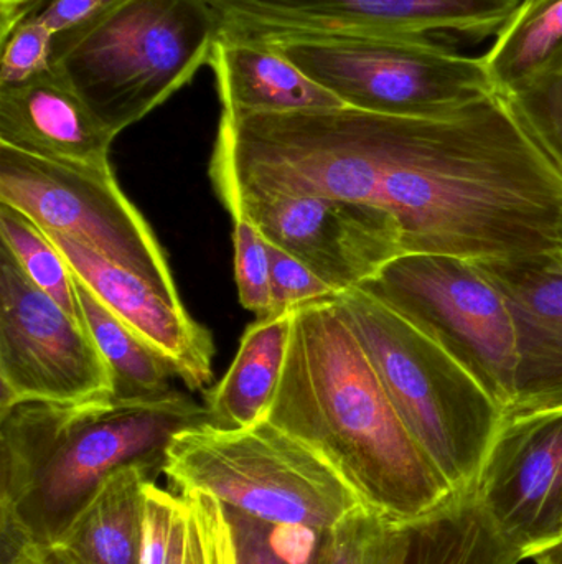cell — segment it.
Instances as JSON below:
<instances>
[{
	"mask_svg": "<svg viewBox=\"0 0 562 564\" xmlns=\"http://www.w3.org/2000/svg\"><path fill=\"white\" fill-rule=\"evenodd\" d=\"M221 25L260 39L497 35L521 0H205Z\"/></svg>",
	"mask_w": 562,
	"mask_h": 564,
	"instance_id": "12",
	"label": "cell"
},
{
	"mask_svg": "<svg viewBox=\"0 0 562 564\" xmlns=\"http://www.w3.org/2000/svg\"><path fill=\"white\" fill-rule=\"evenodd\" d=\"M547 261L553 270L562 273V218L560 227H558L557 237H554L553 247L548 251Z\"/></svg>",
	"mask_w": 562,
	"mask_h": 564,
	"instance_id": "35",
	"label": "cell"
},
{
	"mask_svg": "<svg viewBox=\"0 0 562 564\" xmlns=\"http://www.w3.org/2000/svg\"><path fill=\"white\" fill-rule=\"evenodd\" d=\"M294 311L257 318L241 338L233 364L220 383L205 394L211 426L244 430L267 416L293 332Z\"/></svg>",
	"mask_w": 562,
	"mask_h": 564,
	"instance_id": "19",
	"label": "cell"
},
{
	"mask_svg": "<svg viewBox=\"0 0 562 564\" xmlns=\"http://www.w3.org/2000/svg\"><path fill=\"white\" fill-rule=\"evenodd\" d=\"M537 564H562V540L533 556Z\"/></svg>",
	"mask_w": 562,
	"mask_h": 564,
	"instance_id": "36",
	"label": "cell"
},
{
	"mask_svg": "<svg viewBox=\"0 0 562 564\" xmlns=\"http://www.w3.org/2000/svg\"><path fill=\"white\" fill-rule=\"evenodd\" d=\"M363 291L401 312L507 410L515 398L517 334L507 299L474 261L406 253Z\"/></svg>",
	"mask_w": 562,
	"mask_h": 564,
	"instance_id": "9",
	"label": "cell"
},
{
	"mask_svg": "<svg viewBox=\"0 0 562 564\" xmlns=\"http://www.w3.org/2000/svg\"><path fill=\"white\" fill-rule=\"evenodd\" d=\"M511 545L475 496L455 497L438 512L408 523L405 564H518Z\"/></svg>",
	"mask_w": 562,
	"mask_h": 564,
	"instance_id": "20",
	"label": "cell"
},
{
	"mask_svg": "<svg viewBox=\"0 0 562 564\" xmlns=\"http://www.w3.org/2000/svg\"><path fill=\"white\" fill-rule=\"evenodd\" d=\"M0 243L12 251L16 263L36 288L58 302L75 321L85 324L71 268L32 218L10 205L0 204Z\"/></svg>",
	"mask_w": 562,
	"mask_h": 564,
	"instance_id": "23",
	"label": "cell"
},
{
	"mask_svg": "<svg viewBox=\"0 0 562 564\" xmlns=\"http://www.w3.org/2000/svg\"><path fill=\"white\" fill-rule=\"evenodd\" d=\"M2 564H76L55 542H26L2 555Z\"/></svg>",
	"mask_w": 562,
	"mask_h": 564,
	"instance_id": "33",
	"label": "cell"
},
{
	"mask_svg": "<svg viewBox=\"0 0 562 564\" xmlns=\"http://www.w3.org/2000/svg\"><path fill=\"white\" fill-rule=\"evenodd\" d=\"M227 510L233 527L238 564H320L327 532L274 527Z\"/></svg>",
	"mask_w": 562,
	"mask_h": 564,
	"instance_id": "26",
	"label": "cell"
},
{
	"mask_svg": "<svg viewBox=\"0 0 562 564\" xmlns=\"http://www.w3.org/2000/svg\"><path fill=\"white\" fill-rule=\"evenodd\" d=\"M271 263V297L273 314L296 311L302 305L333 301L339 292L320 280L306 263L283 248L267 243Z\"/></svg>",
	"mask_w": 562,
	"mask_h": 564,
	"instance_id": "30",
	"label": "cell"
},
{
	"mask_svg": "<svg viewBox=\"0 0 562 564\" xmlns=\"http://www.w3.org/2000/svg\"><path fill=\"white\" fill-rule=\"evenodd\" d=\"M220 30L205 0H115L55 36L52 72L118 138L210 65Z\"/></svg>",
	"mask_w": 562,
	"mask_h": 564,
	"instance_id": "5",
	"label": "cell"
},
{
	"mask_svg": "<svg viewBox=\"0 0 562 564\" xmlns=\"http://www.w3.org/2000/svg\"><path fill=\"white\" fill-rule=\"evenodd\" d=\"M383 205L406 253L530 260L553 247L562 174L497 93L448 116L383 115Z\"/></svg>",
	"mask_w": 562,
	"mask_h": 564,
	"instance_id": "1",
	"label": "cell"
},
{
	"mask_svg": "<svg viewBox=\"0 0 562 564\" xmlns=\"http://www.w3.org/2000/svg\"><path fill=\"white\" fill-rule=\"evenodd\" d=\"M211 69L221 115H284L342 108V101L280 55L267 40L221 25Z\"/></svg>",
	"mask_w": 562,
	"mask_h": 564,
	"instance_id": "17",
	"label": "cell"
},
{
	"mask_svg": "<svg viewBox=\"0 0 562 564\" xmlns=\"http://www.w3.org/2000/svg\"><path fill=\"white\" fill-rule=\"evenodd\" d=\"M102 398H114V381L88 328L36 288L0 243V411Z\"/></svg>",
	"mask_w": 562,
	"mask_h": 564,
	"instance_id": "10",
	"label": "cell"
},
{
	"mask_svg": "<svg viewBox=\"0 0 562 564\" xmlns=\"http://www.w3.org/2000/svg\"><path fill=\"white\" fill-rule=\"evenodd\" d=\"M500 95L562 69V0H521L484 56Z\"/></svg>",
	"mask_w": 562,
	"mask_h": 564,
	"instance_id": "21",
	"label": "cell"
},
{
	"mask_svg": "<svg viewBox=\"0 0 562 564\" xmlns=\"http://www.w3.org/2000/svg\"><path fill=\"white\" fill-rule=\"evenodd\" d=\"M114 2L115 0H49L36 13L52 30L53 35L58 36L81 29Z\"/></svg>",
	"mask_w": 562,
	"mask_h": 564,
	"instance_id": "32",
	"label": "cell"
},
{
	"mask_svg": "<svg viewBox=\"0 0 562 564\" xmlns=\"http://www.w3.org/2000/svg\"><path fill=\"white\" fill-rule=\"evenodd\" d=\"M45 231V230H43ZM73 273L152 350L157 351L190 390L213 380V337L187 308H177L147 281L106 260L68 235L45 231Z\"/></svg>",
	"mask_w": 562,
	"mask_h": 564,
	"instance_id": "14",
	"label": "cell"
},
{
	"mask_svg": "<svg viewBox=\"0 0 562 564\" xmlns=\"http://www.w3.org/2000/svg\"><path fill=\"white\" fill-rule=\"evenodd\" d=\"M48 2L49 0H0V42L26 17L40 12Z\"/></svg>",
	"mask_w": 562,
	"mask_h": 564,
	"instance_id": "34",
	"label": "cell"
},
{
	"mask_svg": "<svg viewBox=\"0 0 562 564\" xmlns=\"http://www.w3.org/2000/svg\"><path fill=\"white\" fill-rule=\"evenodd\" d=\"M168 564H238L227 507L203 492L178 494Z\"/></svg>",
	"mask_w": 562,
	"mask_h": 564,
	"instance_id": "24",
	"label": "cell"
},
{
	"mask_svg": "<svg viewBox=\"0 0 562 564\" xmlns=\"http://www.w3.org/2000/svg\"><path fill=\"white\" fill-rule=\"evenodd\" d=\"M75 289L82 322L104 357L118 400L161 397L174 390V368L152 350L128 325L122 324L75 273Z\"/></svg>",
	"mask_w": 562,
	"mask_h": 564,
	"instance_id": "22",
	"label": "cell"
},
{
	"mask_svg": "<svg viewBox=\"0 0 562 564\" xmlns=\"http://www.w3.org/2000/svg\"><path fill=\"white\" fill-rule=\"evenodd\" d=\"M207 423L205 404L177 390L0 411L2 555L55 542L112 474L135 464L162 473L172 437Z\"/></svg>",
	"mask_w": 562,
	"mask_h": 564,
	"instance_id": "3",
	"label": "cell"
},
{
	"mask_svg": "<svg viewBox=\"0 0 562 564\" xmlns=\"http://www.w3.org/2000/svg\"><path fill=\"white\" fill-rule=\"evenodd\" d=\"M162 473L174 492L208 494L274 527L329 532L363 503L329 457L267 417L244 430L207 423L180 431Z\"/></svg>",
	"mask_w": 562,
	"mask_h": 564,
	"instance_id": "6",
	"label": "cell"
},
{
	"mask_svg": "<svg viewBox=\"0 0 562 564\" xmlns=\"http://www.w3.org/2000/svg\"><path fill=\"white\" fill-rule=\"evenodd\" d=\"M233 218L234 280L241 305L257 318L273 315L269 248L266 238L244 217Z\"/></svg>",
	"mask_w": 562,
	"mask_h": 564,
	"instance_id": "28",
	"label": "cell"
},
{
	"mask_svg": "<svg viewBox=\"0 0 562 564\" xmlns=\"http://www.w3.org/2000/svg\"><path fill=\"white\" fill-rule=\"evenodd\" d=\"M0 204L42 230L68 235L185 308L161 241L111 167L63 164L0 144Z\"/></svg>",
	"mask_w": 562,
	"mask_h": 564,
	"instance_id": "8",
	"label": "cell"
},
{
	"mask_svg": "<svg viewBox=\"0 0 562 564\" xmlns=\"http://www.w3.org/2000/svg\"><path fill=\"white\" fill-rule=\"evenodd\" d=\"M114 135L55 73L0 88V144L63 164L111 167Z\"/></svg>",
	"mask_w": 562,
	"mask_h": 564,
	"instance_id": "16",
	"label": "cell"
},
{
	"mask_svg": "<svg viewBox=\"0 0 562 564\" xmlns=\"http://www.w3.org/2000/svg\"><path fill=\"white\" fill-rule=\"evenodd\" d=\"M406 546L408 523L362 503L326 533L320 564H405Z\"/></svg>",
	"mask_w": 562,
	"mask_h": 564,
	"instance_id": "25",
	"label": "cell"
},
{
	"mask_svg": "<svg viewBox=\"0 0 562 564\" xmlns=\"http://www.w3.org/2000/svg\"><path fill=\"white\" fill-rule=\"evenodd\" d=\"M55 35L38 13L26 17L3 42L0 88L25 85L52 69Z\"/></svg>",
	"mask_w": 562,
	"mask_h": 564,
	"instance_id": "29",
	"label": "cell"
},
{
	"mask_svg": "<svg viewBox=\"0 0 562 564\" xmlns=\"http://www.w3.org/2000/svg\"><path fill=\"white\" fill-rule=\"evenodd\" d=\"M157 474L141 464L112 474L73 517L56 545L76 564H141L145 489Z\"/></svg>",
	"mask_w": 562,
	"mask_h": 564,
	"instance_id": "18",
	"label": "cell"
},
{
	"mask_svg": "<svg viewBox=\"0 0 562 564\" xmlns=\"http://www.w3.org/2000/svg\"><path fill=\"white\" fill-rule=\"evenodd\" d=\"M218 197L231 217L247 218L267 243L299 258L339 294L362 288L406 254L398 218L379 205L261 192Z\"/></svg>",
	"mask_w": 562,
	"mask_h": 564,
	"instance_id": "11",
	"label": "cell"
},
{
	"mask_svg": "<svg viewBox=\"0 0 562 564\" xmlns=\"http://www.w3.org/2000/svg\"><path fill=\"white\" fill-rule=\"evenodd\" d=\"M350 108L436 118L497 95L484 56L425 36L310 35L264 39Z\"/></svg>",
	"mask_w": 562,
	"mask_h": 564,
	"instance_id": "7",
	"label": "cell"
},
{
	"mask_svg": "<svg viewBox=\"0 0 562 564\" xmlns=\"http://www.w3.org/2000/svg\"><path fill=\"white\" fill-rule=\"evenodd\" d=\"M505 98L562 174V69L540 76Z\"/></svg>",
	"mask_w": 562,
	"mask_h": 564,
	"instance_id": "27",
	"label": "cell"
},
{
	"mask_svg": "<svg viewBox=\"0 0 562 564\" xmlns=\"http://www.w3.org/2000/svg\"><path fill=\"white\" fill-rule=\"evenodd\" d=\"M389 401L455 497L474 496L505 410L415 322L363 289L335 299Z\"/></svg>",
	"mask_w": 562,
	"mask_h": 564,
	"instance_id": "4",
	"label": "cell"
},
{
	"mask_svg": "<svg viewBox=\"0 0 562 564\" xmlns=\"http://www.w3.org/2000/svg\"><path fill=\"white\" fill-rule=\"evenodd\" d=\"M507 299L517 334V378L507 420L562 411V273L547 254L474 261Z\"/></svg>",
	"mask_w": 562,
	"mask_h": 564,
	"instance_id": "15",
	"label": "cell"
},
{
	"mask_svg": "<svg viewBox=\"0 0 562 564\" xmlns=\"http://www.w3.org/2000/svg\"><path fill=\"white\" fill-rule=\"evenodd\" d=\"M267 420L319 449L370 509L412 523L455 499L333 301L296 308Z\"/></svg>",
	"mask_w": 562,
	"mask_h": 564,
	"instance_id": "2",
	"label": "cell"
},
{
	"mask_svg": "<svg viewBox=\"0 0 562 564\" xmlns=\"http://www.w3.org/2000/svg\"><path fill=\"white\" fill-rule=\"evenodd\" d=\"M474 496L525 560L561 542L562 411L504 417Z\"/></svg>",
	"mask_w": 562,
	"mask_h": 564,
	"instance_id": "13",
	"label": "cell"
},
{
	"mask_svg": "<svg viewBox=\"0 0 562 564\" xmlns=\"http://www.w3.org/2000/svg\"><path fill=\"white\" fill-rule=\"evenodd\" d=\"M177 510V492L161 489L155 480L148 482L145 489L141 564H168Z\"/></svg>",
	"mask_w": 562,
	"mask_h": 564,
	"instance_id": "31",
	"label": "cell"
}]
</instances>
